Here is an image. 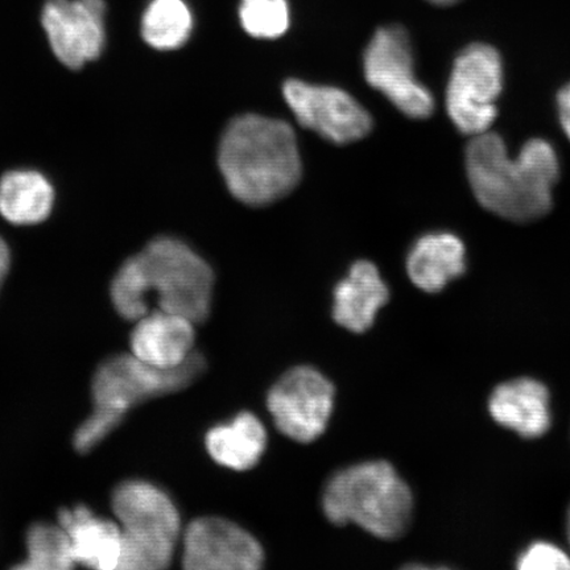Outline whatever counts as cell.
<instances>
[{
  "label": "cell",
  "instance_id": "6da1fadb",
  "mask_svg": "<svg viewBox=\"0 0 570 570\" xmlns=\"http://www.w3.org/2000/svg\"><path fill=\"white\" fill-rule=\"evenodd\" d=\"M214 288L213 269L180 239L156 238L118 269L110 287L120 317L137 323L151 312H164L203 324L208 320Z\"/></svg>",
  "mask_w": 570,
  "mask_h": 570
},
{
  "label": "cell",
  "instance_id": "7a4b0ae2",
  "mask_svg": "<svg viewBox=\"0 0 570 570\" xmlns=\"http://www.w3.org/2000/svg\"><path fill=\"white\" fill-rule=\"evenodd\" d=\"M466 174L484 209L514 223H529L551 210L560 164L551 142L544 139L527 141L512 159L503 139L488 131L470 140Z\"/></svg>",
  "mask_w": 570,
  "mask_h": 570
},
{
  "label": "cell",
  "instance_id": "3957f363",
  "mask_svg": "<svg viewBox=\"0 0 570 570\" xmlns=\"http://www.w3.org/2000/svg\"><path fill=\"white\" fill-rule=\"evenodd\" d=\"M218 167L238 202L249 206L277 202L302 180L294 128L258 114L233 119L219 142Z\"/></svg>",
  "mask_w": 570,
  "mask_h": 570
},
{
  "label": "cell",
  "instance_id": "277c9868",
  "mask_svg": "<svg viewBox=\"0 0 570 570\" xmlns=\"http://www.w3.org/2000/svg\"><path fill=\"white\" fill-rule=\"evenodd\" d=\"M323 510L333 524L353 523L377 539L395 540L409 530L413 497L391 463L368 461L327 481Z\"/></svg>",
  "mask_w": 570,
  "mask_h": 570
},
{
  "label": "cell",
  "instance_id": "5b68a950",
  "mask_svg": "<svg viewBox=\"0 0 570 570\" xmlns=\"http://www.w3.org/2000/svg\"><path fill=\"white\" fill-rule=\"evenodd\" d=\"M111 508L122 531L118 570L167 569L181 537V519L166 491L128 480L114 490Z\"/></svg>",
  "mask_w": 570,
  "mask_h": 570
},
{
  "label": "cell",
  "instance_id": "8992f818",
  "mask_svg": "<svg viewBox=\"0 0 570 570\" xmlns=\"http://www.w3.org/2000/svg\"><path fill=\"white\" fill-rule=\"evenodd\" d=\"M205 368L206 361L197 352L176 368L154 367L134 354L114 355L99 365L92 377V403L95 409L125 419L128 411L142 402L189 387Z\"/></svg>",
  "mask_w": 570,
  "mask_h": 570
},
{
  "label": "cell",
  "instance_id": "52a82bcc",
  "mask_svg": "<svg viewBox=\"0 0 570 570\" xmlns=\"http://www.w3.org/2000/svg\"><path fill=\"white\" fill-rule=\"evenodd\" d=\"M503 89V62L494 47L470 45L454 60L446 88V110L459 131L469 137L488 132L498 116Z\"/></svg>",
  "mask_w": 570,
  "mask_h": 570
},
{
  "label": "cell",
  "instance_id": "ba28073f",
  "mask_svg": "<svg viewBox=\"0 0 570 570\" xmlns=\"http://www.w3.org/2000/svg\"><path fill=\"white\" fill-rule=\"evenodd\" d=\"M363 70L370 87L386 96L405 116L431 117L434 99L417 81L410 38L403 27L387 26L375 32L363 56Z\"/></svg>",
  "mask_w": 570,
  "mask_h": 570
},
{
  "label": "cell",
  "instance_id": "9c48e42d",
  "mask_svg": "<svg viewBox=\"0 0 570 570\" xmlns=\"http://www.w3.org/2000/svg\"><path fill=\"white\" fill-rule=\"evenodd\" d=\"M336 389L317 368L297 366L281 376L267 395V409L284 436L309 444L330 423Z\"/></svg>",
  "mask_w": 570,
  "mask_h": 570
},
{
  "label": "cell",
  "instance_id": "30bf717a",
  "mask_svg": "<svg viewBox=\"0 0 570 570\" xmlns=\"http://www.w3.org/2000/svg\"><path fill=\"white\" fill-rule=\"evenodd\" d=\"M283 96L298 124L336 145L361 140L372 131V116L345 90L295 78L284 83Z\"/></svg>",
  "mask_w": 570,
  "mask_h": 570
},
{
  "label": "cell",
  "instance_id": "8fae6325",
  "mask_svg": "<svg viewBox=\"0 0 570 570\" xmlns=\"http://www.w3.org/2000/svg\"><path fill=\"white\" fill-rule=\"evenodd\" d=\"M105 0H47L41 23L49 46L63 66L81 69L102 55Z\"/></svg>",
  "mask_w": 570,
  "mask_h": 570
},
{
  "label": "cell",
  "instance_id": "7c38bea8",
  "mask_svg": "<svg viewBox=\"0 0 570 570\" xmlns=\"http://www.w3.org/2000/svg\"><path fill=\"white\" fill-rule=\"evenodd\" d=\"M265 552L258 540L225 518L194 520L183 534V566L188 570H258Z\"/></svg>",
  "mask_w": 570,
  "mask_h": 570
},
{
  "label": "cell",
  "instance_id": "4fadbf2b",
  "mask_svg": "<svg viewBox=\"0 0 570 570\" xmlns=\"http://www.w3.org/2000/svg\"><path fill=\"white\" fill-rule=\"evenodd\" d=\"M195 323L175 313L153 309L137 321L131 333V354L159 368H176L194 354Z\"/></svg>",
  "mask_w": 570,
  "mask_h": 570
},
{
  "label": "cell",
  "instance_id": "5bb4252c",
  "mask_svg": "<svg viewBox=\"0 0 570 570\" xmlns=\"http://www.w3.org/2000/svg\"><path fill=\"white\" fill-rule=\"evenodd\" d=\"M491 417L524 439H538L552 424L550 391L532 377L499 384L489 401Z\"/></svg>",
  "mask_w": 570,
  "mask_h": 570
},
{
  "label": "cell",
  "instance_id": "9a60e30c",
  "mask_svg": "<svg viewBox=\"0 0 570 570\" xmlns=\"http://www.w3.org/2000/svg\"><path fill=\"white\" fill-rule=\"evenodd\" d=\"M59 524L68 533L77 566L118 570L122 554V531L114 520L92 514L88 505L62 509Z\"/></svg>",
  "mask_w": 570,
  "mask_h": 570
},
{
  "label": "cell",
  "instance_id": "2e32d148",
  "mask_svg": "<svg viewBox=\"0 0 570 570\" xmlns=\"http://www.w3.org/2000/svg\"><path fill=\"white\" fill-rule=\"evenodd\" d=\"M333 301L334 321L361 334L374 325L377 312L390 301V291L374 263L358 261L334 288Z\"/></svg>",
  "mask_w": 570,
  "mask_h": 570
},
{
  "label": "cell",
  "instance_id": "e0dca14e",
  "mask_svg": "<svg viewBox=\"0 0 570 570\" xmlns=\"http://www.w3.org/2000/svg\"><path fill=\"white\" fill-rule=\"evenodd\" d=\"M466 249L452 233H431L416 240L407 258V274L417 288L438 294L465 274Z\"/></svg>",
  "mask_w": 570,
  "mask_h": 570
},
{
  "label": "cell",
  "instance_id": "ac0fdd59",
  "mask_svg": "<svg viewBox=\"0 0 570 570\" xmlns=\"http://www.w3.org/2000/svg\"><path fill=\"white\" fill-rule=\"evenodd\" d=\"M206 451L218 465L246 472L258 465L267 446V432L261 420L240 412L230 423L213 426L206 433Z\"/></svg>",
  "mask_w": 570,
  "mask_h": 570
},
{
  "label": "cell",
  "instance_id": "d6986e66",
  "mask_svg": "<svg viewBox=\"0 0 570 570\" xmlns=\"http://www.w3.org/2000/svg\"><path fill=\"white\" fill-rule=\"evenodd\" d=\"M53 205V185L38 170H10L0 178V216L7 223L17 226L45 223Z\"/></svg>",
  "mask_w": 570,
  "mask_h": 570
},
{
  "label": "cell",
  "instance_id": "ffe728a7",
  "mask_svg": "<svg viewBox=\"0 0 570 570\" xmlns=\"http://www.w3.org/2000/svg\"><path fill=\"white\" fill-rule=\"evenodd\" d=\"M194 17L184 0H154L142 16L141 36L158 51H175L190 38Z\"/></svg>",
  "mask_w": 570,
  "mask_h": 570
},
{
  "label": "cell",
  "instance_id": "44dd1931",
  "mask_svg": "<svg viewBox=\"0 0 570 570\" xmlns=\"http://www.w3.org/2000/svg\"><path fill=\"white\" fill-rule=\"evenodd\" d=\"M77 567L68 533L60 524L36 523L27 532V558L16 569L68 570Z\"/></svg>",
  "mask_w": 570,
  "mask_h": 570
},
{
  "label": "cell",
  "instance_id": "7402d4cb",
  "mask_svg": "<svg viewBox=\"0 0 570 570\" xmlns=\"http://www.w3.org/2000/svg\"><path fill=\"white\" fill-rule=\"evenodd\" d=\"M239 19L245 31L255 39L274 40L287 32V0H242Z\"/></svg>",
  "mask_w": 570,
  "mask_h": 570
},
{
  "label": "cell",
  "instance_id": "603a6c76",
  "mask_svg": "<svg viewBox=\"0 0 570 570\" xmlns=\"http://www.w3.org/2000/svg\"><path fill=\"white\" fill-rule=\"evenodd\" d=\"M122 422L124 417L116 413L95 409L91 415L77 428L73 439L76 451L89 453Z\"/></svg>",
  "mask_w": 570,
  "mask_h": 570
},
{
  "label": "cell",
  "instance_id": "cb8c5ba5",
  "mask_svg": "<svg viewBox=\"0 0 570 570\" xmlns=\"http://www.w3.org/2000/svg\"><path fill=\"white\" fill-rule=\"evenodd\" d=\"M517 567L522 570L570 569V558L558 546L537 541L519 556Z\"/></svg>",
  "mask_w": 570,
  "mask_h": 570
},
{
  "label": "cell",
  "instance_id": "d4e9b609",
  "mask_svg": "<svg viewBox=\"0 0 570 570\" xmlns=\"http://www.w3.org/2000/svg\"><path fill=\"white\" fill-rule=\"evenodd\" d=\"M558 107L562 130L570 140V82L559 91Z\"/></svg>",
  "mask_w": 570,
  "mask_h": 570
},
{
  "label": "cell",
  "instance_id": "484cf974",
  "mask_svg": "<svg viewBox=\"0 0 570 570\" xmlns=\"http://www.w3.org/2000/svg\"><path fill=\"white\" fill-rule=\"evenodd\" d=\"M11 266V253L3 238H0V288L4 283Z\"/></svg>",
  "mask_w": 570,
  "mask_h": 570
},
{
  "label": "cell",
  "instance_id": "4316f807",
  "mask_svg": "<svg viewBox=\"0 0 570 570\" xmlns=\"http://www.w3.org/2000/svg\"><path fill=\"white\" fill-rule=\"evenodd\" d=\"M428 2H431L434 6L448 7L459 3L461 0H428Z\"/></svg>",
  "mask_w": 570,
  "mask_h": 570
},
{
  "label": "cell",
  "instance_id": "83f0119b",
  "mask_svg": "<svg viewBox=\"0 0 570 570\" xmlns=\"http://www.w3.org/2000/svg\"><path fill=\"white\" fill-rule=\"evenodd\" d=\"M567 532H568V539H569V543H570V509L568 512Z\"/></svg>",
  "mask_w": 570,
  "mask_h": 570
}]
</instances>
